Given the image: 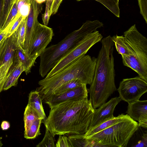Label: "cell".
I'll list each match as a JSON object with an SVG mask.
<instances>
[{
  "mask_svg": "<svg viewBox=\"0 0 147 147\" xmlns=\"http://www.w3.org/2000/svg\"><path fill=\"white\" fill-rule=\"evenodd\" d=\"M84 134H73L69 136L68 138L71 147H99L94 141L86 138Z\"/></svg>",
  "mask_w": 147,
  "mask_h": 147,
  "instance_id": "7402d4cb",
  "label": "cell"
},
{
  "mask_svg": "<svg viewBox=\"0 0 147 147\" xmlns=\"http://www.w3.org/2000/svg\"><path fill=\"white\" fill-rule=\"evenodd\" d=\"M54 35L52 28L39 23L27 50L29 56L35 61L51 42Z\"/></svg>",
  "mask_w": 147,
  "mask_h": 147,
  "instance_id": "9c48e42d",
  "label": "cell"
},
{
  "mask_svg": "<svg viewBox=\"0 0 147 147\" xmlns=\"http://www.w3.org/2000/svg\"><path fill=\"white\" fill-rule=\"evenodd\" d=\"M26 18H24L13 33L11 35L17 47L23 49L25 40Z\"/></svg>",
  "mask_w": 147,
  "mask_h": 147,
  "instance_id": "603a6c76",
  "label": "cell"
},
{
  "mask_svg": "<svg viewBox=\"0 0 147 147\" xmlns=\"http://www.w3.org/2000/svg\"><path fill=\"white\" fill-rule=\"evenodd\" d=\"M96 59L95 57L84 55L57 74L39 81V86L36 90L38 92L42 102L61 85L73 80L79 79L83 83L90 85L94 76Z\"/></svg>",
  "mask_w": 147,
  "mask_h": 147,
  "instance_id": "3957f363",
  "label": "cell"
},
{
  "mask_svg": "<svg viewBox=\"0 0 147 147\" xmlns=\"http://www.w3.org/2000/svg\"><path fill=\"white\" fill-rule=\"evenodd\" d=\"M88 93L86 84H83L59 95L52 96L43 102L47 104L51 108L64 102L87 98Z\"/></svg>",
  "mask_w": 147,
  "mask_h": 147,
  "instance_id": "7c38bea8",
  "label": "cell"
},
{
  "mask_svg": "<svg viewBox=\"0 0 147 147\" xmlns=\"http://www.w3.org/2000/svg\"><path fill=\"white\" fill-rule=\"evenodd\" d=\"M21 2L24 5L29 4L30 3V0H20Z\"/></svg>",
  "mask_w": 147,
  "mask_h": 147,
  "instance_id": "74e56055",
  "label": "cell"
},
{
  "mask_svg": "<svg viewBox=\"0 0 147 147\" xmlns=\"http://www.w3.org/2000/svg\"><path fill=\"white\" fill-rule=\"evenodd\" d=\"M102 3L115 16L119 18L120 10L117 0H95Z\"/></svg>",
  "mask_w": 147,
  "mask_h": 147,
  "instance_id": "4316f807",
  "label": "cell"
},
{
  "mask_svg": "<svg viewBox=\"0 0 147 147\" xmlns=\"http://www.w3.org/2000/svg\"><path fill=\"white\" fill-rule=\"evenodd\" d=\"M140 13L147 24V0H138Z\"/></svg>",
  "mask_w": 147,
  "mask_h": 147,
  "instance_id": "f546056e",
  "label": "cell"
},
{
  "mask_svg": "<svg viewBox=\"0 0 147 147\" xmlns=\"http://www.w3.org/2000/svg\"><path fill=\"white\" fill-rule=\"evenodd\" d=\"M56 147H71L69 142L68 137L63 135H59Z\"/></svg>",
  "mask_w": 147,
  "mask_h": 147,
  "instance_id": "4dcf8cb0",
  "label": "cell"
},
{
  "mask_svg": "<svg viewBox=\"0 0 147 147\" xmlns=\"http://www.w3.org/2000/svg\"><path fill=\"white\" fill-rule=\"evenodd\" d=\"M53 0H47L46 1L47 2L48 5L49 6V11L50 10L52 4L53 3Z\"/></svg>",
  "mask_w": 147,
  "mask_h": 147,
  "instance_id": "8d00e7d4",
  "label": "cell"
},
{
  "mask_svg": "<svg viewBox=\"0 0 147 147\" xmlns=\"http://www.w3.org/2000/svg\"><path fill=\"white\" fill-rule=\"evenodd\" d=\"M111 38L119 54L127 56L134 55L133 51L126 41L123 35H115L111 37Z\"/></svg>",
  "mask_w": 147,
  "mask_h": 147,
  "instance_id": "ffe728a7",
  "label": "cell"
},
{
  "mask_svg": "<svg viewBox=\"0 0 147 147\" xmlns=\"http://www.w3.org/2000/svg\"><path fill=\"white\" fill-rule=\"evenodd\" d=\"M121 100L119 96L112 98L98 109H94L88 130L114 117L113 113L115 107Z\"/></svg>",
  "mask_w": 147,
  "mask_h": 147,
  "instance_id": "4fadbf2b",
  "label": "cell"
},
{
  "mask_svg": "<svg viewBox=\"0 0 147 147\" xmlns=\"http://www.w3.org/2000/svg\"><path fill=\"white\" fill-rule=\"evenodd\" d=\"M49 9L47 2H46L45 10L44 13L42 15V19L44 25L47 26L49 23L50 18L49 16Z\"/></svg>",
  "mask_w": 147,
  "mask_h": 147,
  "instance_id": "d6a6232c",
  "label": "cell"
},
{
  "mask_svg": "<svg viewBox=\"0 0 147 147\" xmlns=\"http://www.w3.org/2000/svg\"><path fill=\"white\" fill-rule=\"evenodd\" d=\"M15 0H3L0 29L3 26L7 15Z\"/></svg>",
  "mask_w": 147,
  "mask_h": 147,
  "instance_id": "83f0119b",
  "label": "cell"
},
{
  "mask_svg": "<svg viewBox=\"0 0 147 147\" xmlns=\"http://www.w3.org/2000/svg\"><path fill=\"white\" fill-rule=\"evenodd\" d=\"M42 118V122L47 119L42 105L41 96L36 91H31L29 94L28 104Z\"/></svg>",
  "mask_w": 147,
  "mask_h": 147,
  "instance_id": "d6986e66",
  "label": "cell"
},
{
  "mask_svg": "<svg viewBox=\"0 0 147 147\" xmlns=\"http://www.w3.org/2000/svg\"><path fill=\"white\" fill-rule=\"evenodd\" d=\"M119 2V0H117Z\"/></svg>",
  "mask_w": 147,
  "mask_h": 147,
  "instance_id": "ee69618b",
  "label": "cell"
},
{
  "mask_svg": "<svg viewBox=\"0 0 147 147\" xmlns=\"http://www.w3.org/2000/svg\"><path fill=\"white\" fill-rule=\"evenodd\" d=\"M13 63L8 62L0 65V84L5 81L9 69Z\"/></svg>",
  "mask_w": 147,
  "mask_h": 147,
  "instance_id": "f1b7e54d",
  "label": "cell"
},
{
  "mask_svg": "<svg viewBox=\"0 0 147 147\" xmlns=\"http://www.w3.org/2000/svg\"><path fill=\"white\" fill-rule=\"evenodd\" d=\"M101 42L94 78L88 90L89 100L94 109L105 103L117 90L113 55L114 43L110 35L102 39Z\"/></svg>",
  "mask_w": 147,
  "mask_h": 147,
  "instance_id": "7a4b0ae2",
  "label": "cell"
},
{
  "mask_svg": "<svg viewBox=\"0 0 147 147\" xmlns=\"http://www.w3.org/2000/svg\"><path fill=\"white\" fill-rule=\"evenodd\" d=\"M20 3V0H15L1 30H4L20 11L22 7Z\"/></svg>",
  "mask_w": 147,
  "mask_h": 147,
  "instance_id": "cb8c5ba5",
  "label": "cell"
},
{
  "mask_svg": "<svg viewBox=\"0 0 147 147\" xmlns=\"http://www.w3.org/2000/svg\"><path fill=\"white\" fill-rule=\"evenodd\" d=\"M129 116L127 114H123L119 115L117 117L107 120L97 126L88 130L84 134L85 138L91 136L93 134L100 131L118 122L125 120Z\"/></svg>",
  "mask_w": 147,
  "mask_h": 147,
  "instance_id": "ac0fdd59",
  "label": "cell"
},
{
  "mask_svg": "<svg viewBox=\"0 0 147 147\" xmlns=\"http://www.w3.org/2000/svg\"><path fill=\"white\" fill-rule=\"evenodd\" d=\"M9 26H7L4 30H0V43L5 38H7Z\"/></svg>",
  "mask_w": 147,
  "mask_h": 147,
  "instance_id": "836d02e7",
  "label": "cell"
},
{
  "mask_svg": "<svg viewBox=\"0 0 147 147\" xmlns=\"http://www.w3.org/2000/svg\"><path fill=\"white\" fill-rule=\"evenodd\" d=\"M94 111L88 98L69 101L51 108L42 123L55 136L84 134L88 129Z\"/></svg>",
  "mask_w": 147,
  "mask_h": 147,
  "instance_id": "6da1fadb",
  "label": "cell"
},
{
  "mask_svg": "<svg viewBox=\"0 0 147 147\" xmlns=\"http://www.w3.org/2000/svg\"><path fill=\"white\" fill-rule=\"evenodd\" d=\"M5 38L0 43V49H1V46H2V45L3 44V42L4 41V40H5V39L6 38Z\"/></svg>",
  "mask_w": 147,
  "mask_h": 147,
  "instance_id": "60d3db41",
  "label": "cell"
},
{
  "mask_svg": "<svg viewBox=\"0 0 147 147\" xmlns=\"http://www.w3.org/2000/svg\"><path fill=\"white\" fill-rule=\"evenodd\" d=\"M5 81L2 83L0 84V93L3 90V87Z\"/></svg>",
  "mask_w": 147,
  "mask_h": 147,
  "instance_id": "f35d334b",
  "label": "cell"
},
{
  "mask_svg": "<svg viewBox=\"0 0 147 147\" xmlns=\"http://www.w3.org/2000/svg\"><path fill=\"white\" fill-rule=\"evenodd\" d=\"M117 90L119 97L128 103L139 100L147 92V81L140 76L123 79Z\"/></svg>",
  "mask_w": 147,
  "mask_h": 147,
  "instance_id": "ba28073f",
  "label": "cell"
},
{
  "mask_svg": "<svg viewBox=\"0 0 147 147\" xmlns=\"http://www.w3.org/2000/svg\"><path fill=\"white\" fill-rule=\"evenodd\" d=\"M10 127V123L8 121H4L2 122L1 127L3 130H7Z\"/></svg>",
  "mask_w": 147,
  "mask_h": 147,
  "instance_id": "e575fe53",
  "label": "cell"
},
{
  "mask_svg": "<svg viewBox=\"0 0 147 147\" xmlns=\"http://www.w3.org/2000/svg\"><path fill=\"white\" fill-rule=\"evenodd\" d=\"M24 71V68L21 63H13L7 75L3 90H7L13 86H16L20 76Z\"/></svg>",
  "mask_w": 147,
  "mask_h": 147,
  "instance_id": "e0dca14e",
  "label": "cell"
},
{
  "mask_svg": "<svg viewBox=\"0 0 147 147\" xmlns=\"http://www.w3.org/2000/svg\"><path fill=\"white\" fill-rule=\"evenodd\" d=\"M63 0H53L51 8L49 11L50 18L52 15L55 14L57 11L59 7Z\"/></svg>",
  "mask_w": 147,
  "mask_h": 147,
  "instance_id": "1f68e13d",
  "label": "cell"
},
{
  "mask_svg": "<svg viewBox=\"0 0 147 147\" xmlns=\"http://www.w3.org/2000/svg\"><path fill=\"white\" fill-rule=\"evenodd\" d=\"M3 0H0V30L1 27V20Z\"/></svg>",
  "mask_w": 147,
  "mask_h": 147,
  "instance_id": "d590c367",
  "label": "cell"
},
{
  "mask_svg": "<svg viewBox=\"0 0 147 147\" xmlns=\"http://www.w3.org/2000/svg\"><path fill=\"white\" fill-rule=\"evenodd\" d=\"M47 0H36V2L39 4H41Z\"/></svg>",
  "mask_w": 147,
  "mask_h": 147,
  "instance_id": "ab89813d",
  "label": "cell"
},
{
  "mask_svg": "<svg viewBox=\"0 0 147 147\" xmlns=\"http://www.w3.org/2000/svg\"><path fill=\"white\" fill-rule=\"evenodd\" d=\"M83 84L79 79L70 80L63 84L57 88L51 96L59 95L67 90L78 87Z\"/></svg>",
  "mask_w": 147,
  "mask_h": 147,
  "instance_id": "d4e9b609",
  "label": "cell"
},
{
  "mask_svg": "<svg viewBox=\"0 0 147 147\" xmlns=\"http://www.w3.org/2000/svg\"><path fill=\"white\" fill-rule=\"evenodd\" d=\"M139 126L130 138L131 147H147V131Z\"/></svg>",
  "mask_w": 147,
  "mask_h": 147,
  "instance_id": "44dd1931",
  "label": "cell"
},
{
  "mask_svg": "<svg viewBox=\"0 0 147 147\" xmlns=\"http://www.w3.org/2000/svg\"><path fill=\"white\" fill-rule=\"evenodd\" d=\"M77 0V1H81V0Z\"/></svg>",
  "mask_w": 147,
  "mask_h": 147,
  "instance_id": "7bdbcfd3",
  "label": "cell"
},
{
  "mask_svg": "<svg viewBox=\"0 0 147 147\" xmlns=\"http://www.w3.org/2000/svg\"><path fill=\"white\" fill-rule=\"evenodd\" d=\"M125 40L134 53V55H121L124 66L131 69L138 76L147 81V39L131 26L124 32Z\"/></svg>",
  "mask_w": 147,
  "mask_h": 147,
  "instance_id": "5b68a950",
  "label": "cell"
},
{
  "mask_svg": "<svg viewBox=\"0 0 147 147\" xmlns=\"http://www.w3.org/2000/svg\"><path fill=\"white\" fill-rule=\"evenodd\" d=\"M24 137L34 139L41 134L40 127L42 119L37 112L27 104L24 113Z\"/></svg>",
  "mask_w": 147,
  "mask_h": 147,
  "instance_id": "8fae6325",
  "label": "cell"
},
{
  "mask_svg": "<svg viewBox=\"0 0 147 147\" xmlns=\"http://www.w3.org/2000/svg\"><path fill=\"white\" fill-rule=\"evenodd\" d=\"M45 127V133L42 140L36 146V147H55V136L48 129Z\"/></svg>",
  "mask_w": 147,
  "mask_h": 147,
  "instance_id": "484cf974",
  "label": "cell"
},
{
  "mask_svg": "<svg viewBox=\"0 0 147 147\" xmlns=\"http://www.w3.org/2000/svg\"><path fill=\"white\" fill-rule=\"evenodd\" d=\"M17 48L11 35L5 39L0 49V65L6 63L13 62Z\"/></svg>",
  "mask_w": 147,
  "mask_h": 147,
  "instance_id": "9a60e30c",
  "label": "cell"
},
{
  "mask_svg": "<svg viewBox=\"0 0 147 147\" xmlns=\"http://www.w3.org/2000/svg\"><path fill=\"white\" fill-rule=\"evenodd\" d=\"M127 114L133 120L138 121V126L147 128V100L135 101L128 103Z\"/></svg>",
  "mask_w": 147,
  "mask_h": 147,
  "instance_id": "5bb4252c",
  "label": "cell"
},
{
  "mask_svg": "<svg viewBox=\"0 0 147 147\" xmlns=\"http://www.w3.org/2000/svg\"><path fill=\"white\" fill-rule=\"evenodd\" d=\"M3 144L1 141L0 140V147H1L3 146Z\"/></svg>",
  "mask_w": 147,
  "mask_h": 147,
  "instance_id": "b9f144b4",
  "label": "cell"
},
{
  "mask_svg": "<svg viewBox=\"0 0 147 147\" xmlns=\"http://www.w3.org/2000/svg\"><path fill=\"white\" fill-rule=\"evenodd\" d=\"M98 20H87L78 29L71 32L56 44L46 48L40 55L39 73L44 78L71 49L88 34L103 27Z\"/></svg>",
  "mask_w": 147,
  "mask_h": 147,
  "instance_id": "277c9868",
  "label": "cell"
},
{
  "mask_svg": "<svg viewBox=\"0 0 147 147\" xmlns=\"http://www.w3.org/2000/svg\"><path fill=\"white\" fill-rule=\"evenodd\" d=\"M138 127V123L129 117L86 138L94 141L99 147H126Z\"/></svg>",
  "mask_w": 147,
  "mask_h": 147,
  "instance_id": "8992f818",
  "label": "cell"
},
{
  "mask_svg": "<svg viewBox=\"0 0 147 147\" xmlns=\"http://www.w3.org/2000/svg\"><path fill=\"white\" fill-rule=\"evenodd\" d=\"M35 61L32 59L28 55L27 52L21 47H17L16 49L13 60V63H20L24 69V71L27 75L31 71L34 65Z\"/></svg>",
  "mask_w": 147,
  "mask_h": 147,
  "instance_id": "2e32d148",
  "label": "cell"
},
{
  "mask_svg": "<svg viewBox=\"0 0 147 147\" xmlns=\"http://www.w3.org/2000/svg\"><path fill=\"white\" fill-rule=\"evenodd\" d=\"M30 6L28 13L26 18L25 34L23 49L27 50L39 23L38 17L42 10L41 4L36 0H30Z\"/></svg>",
  "mask_w": 147,
  "mask_h": 147,
  "instance_id": "30bf717a",
  "label": "cell"
},
{
  "mask_svg": "<svg viewBox=\"0 0 147 147\" xmlns=\"http://www.w3.org/2000/svg\"><path fill=\"white\" fill-rule=\"evenodd\" d=\"M102 37L101 34L96 30L87 35L59 60L45 78L57 74L76 59L85 55L93 45L101 41Z\"/></svg>",
  "mask_w": 147,
  "mask_h": 147,
  "instance_id": "52a82bcc",
  "label": "cell"
}]
</instances>
